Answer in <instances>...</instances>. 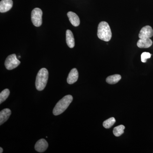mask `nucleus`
I'll use <instances>...</instances> for the list:
<instances>
[{"mask_svg":"<svg viewBox=\"0 0 153 153\" xmlns=\"http://www.w3.org/2000/svg\"><path fill=\"white\" fill-rule=\"evenodd\" d=\"M73 100V97L71 95H67L61 99L57 102L54 108L53 113L55 116L63 113Z\"/></svg>","mask_w":153,"mask_h":153,"instance_id":"nucleus-1","label":"nucleus"},{"mask_svg":"<svg viewBox=\"0 0 153 153\" xmlns=\"http://www.w3.org/2000/svg\"><path fill=\"white\" fill-rule=\"evenodd\" d=\"M97 36L100 40L108 42L111 39L112 33L109 25L107 22H102L98 25Z\"/></svg>","mask_w":153,"mask_h":153,"instance_id":"nucleus-2","label":"nucleus"},{"mask_svg":"<svg viewBox=\"0 0 153 153\" xmlns=\"http://www.w3.org/2000/svg\"><path fill=\"white\" fill-rule=\"evenodd\" d=\"M49 77V72L46 68H42L38 71L36 81V89L38 91H42L47 85Z\"/></svg>","mask_w":153,"mask_h":153,"instance_id":"nucleus-3","label":"nucleus"},{"mask_svg":"<svg viewBox=\"0 0 153 153\" xmlns=\"http://www.w3.org/2000/svg\"><path fill=\"white\" fill-rule=\"evenodd\" d=\"M43 12L41 9L36 8L32 11L31 20L33 25L36 27H40L42 24Z\"/></svg>","mask_w":153,"mask_h":153,"instance_id":"nucleus-4","label":"nucleus"},{"mask_svg":"<svg viewBox=\"0 0 153 153\" xmlns=\"http://www.w3.org/2000/svg\"><path fill=\"white\" fill-rule=\"evenodd\" d=\"M20 63L16 54H12L7 57L5 61V66L8 70H12L18 67Z\"/></svg>","mask_w":153,"mask_h":153,"instance_id":"nucleus-5","label":"nucleus"},{"mask_svg":"<svg viewBox=\"0 0 153 153\" xmlns=\"http://www.w3.org/2000/svg\"><path fill=\"white\" fill-rule=\"evenodd\" d=\"M153 36V30L152 27L146 26L142 28L139 34L140 39L150 38Z\"/></svg>","mask_w":153,"mask_h":153,"instance_id":"nucleus-6","label":"nucleus"},{"mask_svg":"<svg viewBox=\"0 0 153 153\" xmlns=\"http://www.w3.org/2000/svg\"><path fill=\"white\" fill-rule=\"evenodd\" d=\"M48 147V143L44 139H41L37 141L35 146V150L38 152H44Z\"/></svg>","mask_w":153,"mask_h":153,"instance_id":"nucleus-7","label":"nucleus"},{"mask_svg":"<svg viewBox=\"0 0 153 153\" xmlns=\"http://www.w3.org/2000/svg\"><path fill=\"white\" fill-rule=\"evenodd\" d=\"M13 6L12 0H1L0 2V12L5 13L10 10Z\"/></svg>","mask_w":153,"mask_h":153,"instance_id":"nucleus-8","label":"nucleus"},{"mask_svg":"<svg viewBox=\"0 0 153 153\" xmlns=\"http://www.w3.org/2000/svg\"><path fill=\"white\" fill-rule=\"evenodd\" d=\"M78 78V72L76 68L71 69L67 77V82L69 84H72L77 81Z\"/></svg>","mask_w":153,"mask_h":153,"instance_id":"nucleus-9","label":"nucleus"},{"mask_svg":"<svg viewBox=\"0 0 153 153\" xmlns=\"http://www.w3.org/2000/svg\"><path fill=\"white\" fill-rule=\"evenodd\" d=\"M68 19L72 25L74 27H77L80 24L79 17L76 14L72 12H68L67 13Z\"/></svg>","mask_w":153,"mask_h":153,"instance_id":"nucleus-10","label":"nucleus"},{"mask_svg":"<svg viewBox=\"0 0 153 153\" xmlns=\"http://www.w3.org/2000/svg\"><path fill=\"white\" fill-rule=\"evenodd\" d=\"M11 114L10 110L9 108H5L0 112V125H1L6 122L9 118Z\"/></svg>","mask_w":153,"mask_h":153,"instance_id":"nucleus-11","label":"nucleus"},{"mask_svg":"<svg viewBox=\"0 0 153 153\" xmlns=\"http://www.w3.org/2000/svg\"><path fill=\"white\" fill-rule=\"evenodd\" d=\"M153 42L150 38L140 39L137 43V46L140 48H148L152 45Z\"/></svg>","mask_w":153,"mask_h":153,"instance_id":"nucleus-12","label":"nucleus"},{"mask_svg":"<svg viewBox=\"0 0 153 153\" xmlns=\"http://www.w3.org/2000/svg\"><path fill=\"white\" fill-rule=\"evenodd\" d=\"M66 41L68 47L73 48L74 47V39L73 33L71 30H67L66 31Z\"/></svg>","mask_w":153,"mask_h":153,"instance_id":"nucleus-13","label":"nucleus"},{"mask_svg":"<svg viewBox=\"0 0 153 153\" xmlns=\"http://www.w3.org/2000/svg\"><path fill=\"white\" fill-rule=\"evenodd\" d=\"M121 79V76L120 74H114L108 76L106 78V81L110 84H114L118 82Z\"/></svg>","mask_w":153,"mask_h":153,"instance_id":"nucleus-14","label":"nucleus"},{"mask_svg":"<svg viewBox=\"0 0 153 153\" xmlns=\"http://www.w3.org/2000/svg\"><path fill=\"white\" fill-rule=\"evenodd\" d=\"M125 127L123 125H120L116 127L113 130V134L116 137H119L124 133Z\"/></svg>","mask_w":153,"mask_h":153,"instance_id":"nucleus-15","label":"nucleus"},{"mask_svg":"<svg viewBox=\"0 0 153 153\" xmlns=\"http://www.w3.org/2000/svg\"><path fill=\"white\" fill-rule=\"evenodd\" d=\"M10 91L8 89H5L2 91L0 93V103L5 101L10 95Z\"/></svg>","mask_w":153,"mask_h":153,"instance_id":"nucleus-16","label":"nucleus"},{"mask_svg":"<svg viewBox=\"0 0 153 153\" xmlns=\"http://www.w3.org/2000/svg\"><path fill=\"white\" fill-rule=\"evenodd\" d=\"M116 120L114 117H111L105 121L103 123V126L105 128H109L115 123Z\"/></svg>","mask_w":153,"mask_h":153,"instance_id":"nucleus-17","label":"nucleus"},{"mask_svg":"<svg viewBox=\"0 0 153 153\" xmlns=\"http://www.w3.org/2000/svg\"><path fill=\"white\" fill-rule=\"evenodd\" d=\"M151 57V54L149 52H143L141 56L142 62L143 63H146V62L147 60L150 58Z\"/></svg>","mask_w":153,"mask_h":153,"instance_id":"nucleus-18","label":"nucleus"},{"mask_svg":"<svg viewBox=\"0 0 153 153\" xmlns=\"http://www.w3.org/2000/svg\"><path fill=\"white\" fill-rule=\"evenodd\" d=\"M3 149L1 147L0 148V153H3Z\"/></svg>","mask_w":153,"mask_h":153,"instance_id":"nucleus-19","label":"nucleus"}]
</instances>
